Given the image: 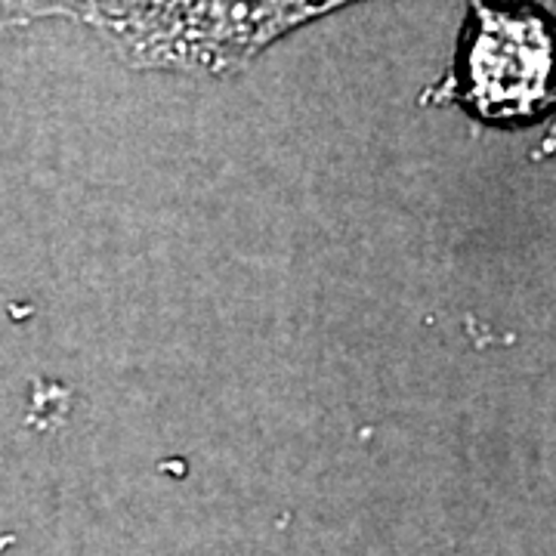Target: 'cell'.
<instances>
[{"label": "cell", "instance_id": "obj_3", "mask_svg": "<svg viewBox=\"0 0 556 556\" xmlns=\"http://www.w3.org/2000/svg\"><path fill=\"white\" fill-rule=\"evenodd\" d=\"M551 146H554V149H556V127H554V134H551Z\"/></svg>", "mask_w": 556, "mask_h": 556}, {"label": "cell", "instance_id": "obj_1", "mask_svg": "<svg viewBox=\"0 0 556 556\" xmlns=\"http://www.w3.org/2000/svg\"><path fill=\"white\" fill-rule=\"evenodd\" d=\"M427 102L507 130L556 115L554 13L535 0H467L455 56Z\"/></svg>", "mask_w": 556, "mask_h": 556}, {"label": "cell", "instance_id": "obj_2", "mask_svg": "<svg viewBox=\"0 0 556 556\" xmlns=\"http://www.w3.org/2000/svg\"><path fill=\"white\" fill-rule=\"evenodd\" d=\"M362 0H201L146 56L142 68L236 75L276 40Z\"/></svg>", "mask_w": 556, "mask_h": 556}]
</instances>
